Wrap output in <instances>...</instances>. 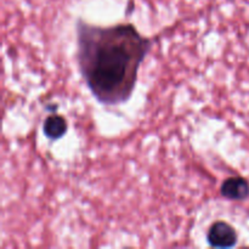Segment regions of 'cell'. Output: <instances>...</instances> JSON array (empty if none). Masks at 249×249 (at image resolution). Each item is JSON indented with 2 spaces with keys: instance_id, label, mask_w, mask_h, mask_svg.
Listing matches in <instances>:
<instances>
[{
  "instance_id": "2",
  "label": "cell",
  "mask_w": 249,
  "mask_h": 249,
  "mask_svg": "<svg viewBox=\"0 0 249 249\" xmlns=\"http://www.w3.org/2000/svg\"><path fill=\"white\" fill-rule=\"evenodd\" d=\"M207 241L214 248H232L237 245V232L230 224L215 221L207 232Z\"/></svg>"
},
{
  "instance_id": "4",
  "label": "cell",
  "mask_w": 249,
  "mask_h": 249,
  "mask_svg": "<svg viewBox=\"0 0 249 249\" xmlns=\"http://www.w3.org/2000/svg\"><path fill=\"white\" fill-rule=\"evenodd\" d=\"M67 121L60 114H50L44 119V135L50 140H58L67 134Z\"/></svg>"
},
{
  "instance_id": "1",
  "label": "cell",
  "mask_w": 249,
  "mask_h": 249,
  "mask_svg": "<svg viewBox=\"0 0 249 249\" xmlns=\"http://www.w3.org/2000/svg\"><path fill=\"white\" fill-rule=\"evenodd\" d=\"M75 32L78 67L92 96L106 106L128 102L152 40L131 23L100 27L78 19Z\"/></svg>"
},
{
  "instance_id": "3",
  "label": "cell",
  "mask_w": 249,
  "mask_h": 249,
  "mask_svg": "<svg viewBox=\"0 0 249 249\" xmlns=\"http://www.w3.org/2000/svg\"><path fill=\"white\" fill-rule=\"evenodd\" d=\"M220 194L229 201H245L249 197V181L242 177H231L224 180Z\"/></svg>"
}]
</instances>
